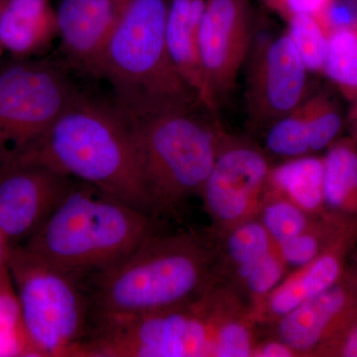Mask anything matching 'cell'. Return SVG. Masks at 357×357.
I'll return each instance as SVG.
<instances>
[{"label": "cell", "mask_w": 357, "mask_h": 357, "mask_svg": "<svg viewBox=\"0 0 357 357\" xmlns=\"http://www.w3.org/2000/svg\"><path fill=\"white\" fill-rule=\"evenodd\" d=\"M267 153L284 160L312 155L304 102L264 131Z\"/></svg>", "instance_id": "cb8c5ba5"}, {"label": "cell", "mask_w": 357, "mask_h": 357, "mask_svg": "<svg viewBox=\"0 0 357 357\" xmlns=\"http://www.w3.org/2000/svg\"><path fill=\"white\" fill-rule=\"evenodd\" d=\"M257 218L275 244L279 246L309 229L318 217L310 215L292 202L265 189Z\"/></svg>", "instance_id": "603a6c76"}, {"label": "cell", "mask_w": 357, "mask_h": 357, "mask_svg": "<svg viewBox=\"0 0 357 357\" xmlns=\"http://www.w3.org/2000/svg\"><path fill=\"white\" fill-rule=\"evenodd\" d=\"M271 167L267 152L252 140L225 134L199 192L213 234L257 217Z\"/></svg>", "instance_id": "30bf717a"}, {"label": "cell", "mask_w": 357, "mask_h": 357, "mask_svg": "<svg viewBox=\"0 0 357 357\" xmlns=\"http://www.w3.org/2000/svg\"><path fill=\"white\" fill-rule=\"evenodd\" d=\"M265 189L292 202L310 215H325L323 157L307 155L272 166Z\"/></svg>", "instance_id": "ac0fdd59"}, {"label": "cell", "mask_w": 357, "mask_h": 357, "mask_svg": "<svg viewBox=\"0 0 357 357\" xmlns=\"http://www.w3.org/2000/svg\"><path fill=\"white\" fill-rule=\"evenodd\" d=\"M158 231L154 215L82 181L23 245L79 276L102 271Z\"/></svg>", "instance_id": "3957f363"}, {"label": "cell", "mask_w": 357, "mask_h": 357, "mask_svg": "<svg viewBox=\"0 0 357 357\" xmlns=\"http://www.w3.org/2000/svg\"><path fill=\"white\" fill-rule=\"evenodd\" d=\"M310 131L312 154L335 142L344 128V117L337 103L325 93L310 95L304 100Z\"/></svg>", "instance_id": "4316f807"}, {"label": "cell", "mask_w": 357, "mask_h": 357, "mask_svg": "<svg viewBox=\"0 0 357 357\" xmlns=\"http://www.w3.org/2000/svg\"><path fill=\"white\" fill-rule=\"evenodd\" d=\"M255 37L249 0H206L199 51L208 98L217 114L236 88Z\"/></svg>", "instance_id": "8fae6325"}, {"label": "cell", "mask_w": 357, "mask_h": 357, "mask_svg": "<svg viewBox=\"0 0 357 357\" xmlns=\"http://www.w3.org/2000/svg\"><path fill=\"white\" fill-rule=\"evenodd\" d=\"M73 181L39 164H0V229L11 246L36 234Z\"/></svg>", "instance_id": "7c38bea8"}, {"label": "cell", "mask_w": 357, "mask_h": 357, "mask_svg": "<svg viewBox=\"0 0 357 357\" xmlns=\"http://www.w3.org/2000/svg\"><path fill=\"white\" fill-rule=\"evenodd\" d=\"M256 325L248 305L230 314L218 328L213 357H252Z\"/></svg>", "instance_id": "83f0119b"}, {"label": "cell", "mask_w": 357, "mask_h": 357, "mask_svg": "<svg viewBox=\"0 0 357 357\" xmlns=\"http://www.w3.org/2000/svg\"><path fill=\"white\" fill-rule=\"evenodd\" d=\"M169 3L170 0H130L103 54L96 79L109 82L114 102L126 116L202 105L169 53Z\"/></svg>", "instance_id": "5b68a950"}, {"label": "cell", "mask_w": 357, "mask_h": 357, "mask_svg": "<svg viewBox=\"0 0 357 357\" xmlns=\"http://www.w3.org/2000/svg\"><path fill=\"white\" fill-rule=\"evenodd\" d=\"M288 266L278 246L248 267L237 270L227 281L248 301L250 309L257 306L278 286L287 274Z\"/></svg>", "instance_id": "7402d4cb"}, {"label": "cell", "mask_w": 357, "mask_h": 357, "mask_svg": "<svg viewBox=\"0 0 357 357\" xmlns=\"http://www.w3.org/2000/svg\"><path fill=\"white\" fill-rule=\"evenodd\" d=\"M352 234L351 229L312 261L286 275L259 305L250 309L255 323L271 325L342 280L345 251L351 241Z\"/></svg>", "instance_id": "9a60e30c"}, {"label": "cell", "mask_w": 357, "mask_h": 357, "mask_svg": "<svg viewBox=\"0 0 357 357\" xmlns=\"http://www.w3.org/2000/svg\"><path fill=\"white\" fill-rule=\"evenodd\" d=\"M324 159V201L335 215L357 213V141H335Z\"/></svg>", "instance_id": "d6986e66"}, {"label": "cell", "mask_w": 357, "mask_h": 357, "mask_svg": "<svg viewBox=\"0 0 357 357\" xmlns=\"http://www.w3.org/2000/svg\"><path fill=\"white\" fill-rule=\"evenodd\" d=\"M263 3L287 22L296 15L307 14L323 20L330 0H261Z\"/></svg>", "instance_id": "f546056e"}, {"label": "cell", "mask_w": 357, "mask_h": 357, "mask_svg": "<svg viewBox=\"0 0 357 357\" xmlns=\"http://www.w3.org/2000/svg\"><path fill=\"white\" fill-rule=\"evenodd\" d=\"M57 37V13L49 0H6L0 11V45L13 58H31Z\"/></svg>", "instance_id": "e0dca14e"}, {"label": "cell", "mask_w": 357, "mask_h": 357, "mask_svg": "<svg viewBox=\"0 0 357 357\" xmlns=\"http://www.w3.org/2000/svg\"><path fill=\"white\" fill-rule=\"evenodd\" d=\"M11 162L48 167L154 215L128 121L114 100L79 91L57 121Z\"/></svg>", "instance_id": "7a4b0ae2"}, {"label": "cell", "mask_w": 357, "mask_h": 357, "mask_svg": "<svg viewBox=\"0 0 357 357\" xmlns=\"http://www.w3.org/2000/svg\"><path fill=\"white\" fill-rule=\"evenodd\" d=\"M215 234H218L215 241L225 280L237 270L258 261L277 246L257 217Z\"/></svg>", "instance_id": "ffe728a7"}, {"label": "cell", "mask_w": 357, "mask_h": 357, "mask_svg": "<svg viewBox=\"0 0 357 357\" xmlns=\"http://www.w3.org/2000/svg\"><path fill=\"white\" fill-rule=\"evenodd\" d=\"M223 280L213 234L157 232L89 275L88 289L93 316H136L187 304Z\"/></svg>", "instance_id": "6da1fadb"}, {"label": "cell", "mask_w": 357, "mask_h": 357, "mask_svg": "<svg viewBox=\"0 0 357 357\" xmlns=\"http://www.w3.org/2000/svg\"><path fill=\"white\" fill-rule=\"evenodd\" d=\"M324 74L342 91L357 98V30H335L328 35Z\"/></svg>", "instance_id": "d4e9b609"}, {"label": "cell", "mask_w": 357, "mask_h": 357, "mask_svg": "<svg viewBox=\"0 0 357 357\" xmlns=\"http://www.w3.org/2000/svg\"><path fill=\"white\" fill-rule=\"evenodd\" d=\"M337 217L330 213L319 215L309 229L278 246L288 268L297 269L312 261L352 229L351 223Z\"/></svg>", "instance_id": "44dd1931"}, {"label": "cell", "mask_w": 357, "mask_h": 357, "mask_svg": "<svg viewBox=\"0 0 357 357\" xmlns=\"http://www.w3.org/2000/svg\"><path fill=\"white\" fill-rule=\"evenodd\" d=\"M287 24L286 33L307 70L324 73L330 34L321 20L301 14L289 20Z\"/></svg>", "instance_id": "484cf974"}, {"label": "cell", "mask_w": 357, "mask_h": 357, "mask_svg": "<svg viewBox=\"0 0 357 357\" xmlns=\"http://www.w3.org/2000/svg\"><path fill=\"white\" fill-rule=\"evenodd\" d=\"M246 302L222 281L198 299L136 316H93L79 357H213L218 328Z\"/></svg>", "instance_id": "8992f818"}, {"label": "cell", "mask_w": 357, "mask_h": 357, "mask_svg": "<svg viewBox=\"0 0 357 357\" xmlns=\"http://www.w3.org/2000/svg\"><path fill=\"white\" fill-rule=\"evenodd\" d=\"M252 357H300L292 347L276 337L258 340Z\"/></svg>", "instance_id": "1f68e13d"}, {"label": "cell", "mask_w": 357, "mask_h": 357, "mask_svg": "<svg viewBox=\"0 0 357 357\" xmlns=\"http://www.w3.org/2000/svg\"><path fill=\"white\" fill-rule=\"evenodd\" d=\"M349 121H351L352 133H354V139L357 141V98L356 105L352 109L351 115H349Z\"/></svg>", "instance_id": "836d02e7"}, {"label": "cell", "mask_w": 357, "mask_h": 357, "mask_svg": "<svg viewBox=\"0 0 357 357\" xmlns=\"http://www.w3.org/2000/svg\"><path fill=\"white\" fill-rule=\"evenodd\" d=\"M124 117L152 213H174L199 196L227 134L218 115L194 105Z\"/></svg>", "instance_id": "277c9868"}, {"label": "cell", "mask_w": 357, "mask_h": 357, "mask_svg": "<svg viewBox=\"0 0 357 357\" xmlns=\"http://www.w3.org/2000/svg\"><path fill=\"white\" fill-rule=\"evenodd\" d=\"M314 356L357 357V317Z\"/></svg>", "instance_id": "4dcf8cb0"}, {"label": "cell", "mask_w": 357, "mask_h": 357, "mask_svg": "<svg viewBox=\"0 0 357 357\" xmlns=\"http://www.w3.org/2000/svg\"><path fill=\"white\" fill-rule=\"evenodd\" d=\"M9 273L31 356L79 357L93 318L86 278L23 244L11 246Z\"/></svg>", "instance_id": "52a82bcc"}, {"label": "cell", "mask_w": 357, "mask_h": 357, "mask_svg": "<svg viewBox=\"0 0 357 357\" xmlns=\"http://www.w3.org/2000/svg\"><path fill=\"white\" fill-rule=\"evenodd\" d=\"M2 51H3V48H2L1 45H0V57H1Z\"/></svg>", "instance_id": "8d00e7d4"}, {"label": "cell", "mask_w": 357, "mask_h": 357, "mask_svg": "<svg viewBox=\"0 0 357 357\" xmlns=\"http://www.w3.org/2000/svg\"><path fill=\"white\" fill-rule=\"evenodd\" d=\"M245 107L251 130H265L309 96V74L287 33L257 36L249 51Z\"/></svg>", "instance_id": "9c48e42d"}, {"label": "cell", "mask_w": 357, "mask_h": 357, "mask_svg": "<svg viewBox=\"0 0 357 357\" xmlns=\"http://www.w3.org/2000/svg\"><path fill=\"white\" fill-rule=\"evenodd\" d=\"M6 0H0V11L3 8L4 4H6Z\"/></svg>", "instance_id": "e575fe53"}, {"label": "cell", "mask_w": 357, "mask_h": 357, "mask_svg": "<svg viewBox=\"0 0 357 357\" xmlns=\"http://www.w3.org/2000/svg\"><path fill=\"white\" fill-rule=\"evenodd\" d=\"M68 69L44 59L0 65V164L23 153L79 95Z\"/></svg>", "instance_id": "ba28073f"}, {"label": "cell", "mask_w": 357, "mask_h": 357, "mask_svg": "<svg viewBox=\"0 0 357 357\" xmlns=\"http://www.w3.org/2000/svg\"><path fill=\"white\" fill-rule=\"evenodd\" d=\"M351 283L352 284V285H354V287L356 288V291H357V275H356V281H354V282L351 281Z\"/></svg>", "instance_id": "d590c367"}, {"label": "cell", "mask_w": 357, "mask_h": 357, "mask_svg": "<svg viewBox=\"0 0 357 357\" xmlns=\"http://www.w3.org/2000/svg\"><path fill=\"white\" fill-rule=\"evenodd\" d=\"M10 249V243L0 229V287L11 282L10 273H9Z\"/></svg>", "instance_id": "d6a6232c"}, {"label": "cell", "mask_w": 357, "mask_h": 357, "mask_svg": "<svg viewBox=\"0 0 357 357\" xmlns=\"http://www.w3.org/2000/svg\"><path fill=\"white\" fill-rule=\"evenodd\" d=\"M206 0H170L167 15L166 38L176 70L199 102L211 107L199 51V31Z\"/></svg>", "instance_id": "2e32d148"}, {"label": "cell", "mask_w": 357, "mask_h": 357, "mask_svg": "<svg viewBox=\"0 0 357 357\" xmlns=\"http://www.w3.org/2000/svg\"><path fill=\"white\" fill-rule=\"evenodd\" d=\"M130 0H62L57 10L58 38L65 64L98 77L112 34Z\"/></svg>", "instance_id": "4fadbf2b"}, {"label": "cell", "mask_w": 357, "mask_h": 357, "mask_svg": "<svg viewBox=\"0 0 357 357\" xmlns=\"http://www.w3.org/2000/svg\"><path fill=\"white\" fill-rule=\"evenodd\" d=\"M357 317V291L340 280L271 324L273 337L298 352L314 356Z\"/></svg>", "instance_id": "5bb4252c"}, {"label": "cell", "mask_w": 357, "mask_h": 357, "mask_svg": "<svg viewBox=\"0 0 357 357\" xmlns=\"http://www.w3.org/2000/svg\"><path fill=\"white\" fill-rule=\"evenodd\" d=\"M0 356H31L13 282L0 287Z\"/></svg>", "instance_id": "f1b7e54d"}]
</instances>
